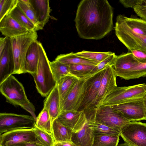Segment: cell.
Instances as JSON below:
<instances>
[{
  "instance_id": "obj_20",
  "label": "cell",
  "mask_w": 146,
  "mask_h": 146,
  "mask_svg": "<svg viewBox=\"0 0 146 146\" xmlns=\"http://www.w3.org/2000/svg\"><path fill=\"white\" fill-rule=\"evenodd\" d=\"M44 108L48 112L52 123L61 113L60 99L57 84L46 97Z\"/></svg>"
},
{
  "instance_id": "obj_8",
  "label": "cell",
  "mask_w": 146,
  "mask_h": 146,
  "mask_svg": "<svg viewBox=\"0 0 146 146\" xmlns=\"http://www.w3.org/2000/svg\"><path fill=\"white\" fill-rule=\"evenodd\" d=\"M120 136L132 146H146V123L130 121L121 127Z\"/></svg>"
},
{
  "instance_id": "obj_39",
  "label": "cell",
  "mask_w": 146,
  "mask_h": 146,
  "mask_svg": "<svg viewBox=\"0 0 146 146\" xmlns=\"http://www.w3.org/2000/svg\"><path fill=\"white\" fill-rule=\"evenodd\" d=\"M133 9L138 16L146 21V0H141Z\"/></svg>"
},
{
  "instance_id": "obj_36",
  "label": "cell",
  "mask_w": 146,
  "mask_h": 146,
  "mask_svg": "<svg viewBox=\"0 0 146 146\" xmlns=\"http://www.w3.org/2000/svg\"><path fill=\"white\" fill-rule=\"evenodd\" d=\"M38 140L44 146H53L54 141L52 134L36 127L33 129Z\"/></svg>"
},
{
  "instance_id": "obj_31",
  "label": "cell",
  "mask_w": 146,
  "mask_h": 146,
  "mask_svg": "<svg viewBox=\"0 0 146 146\" xmlns=\"http://www.w3.org/2000/svg\"><path fill=\"white\" fill-rule=\"evenodd\" d=\"M120 135H94L92 146H117Z\"/></svg>"
},
{
  "instance_id": "obj_13",
  "label": "cell",
  "mask_w": 146,
  "mask_h": 146,
  "mask_svg": "<svg viewBox=\"0 0 146 146\" xmlns=\"http://www.w3.org/2000/svg\"><path fill=\"white\" fill-rule=\"evenodd\" d=\"M24 142L40 143L36 138L33 129L15 130L0 135V146H10Z\"/></svg>"
},
{
  "instance_id": "obj_30",
  "label": "cell",
  "mask_w": 146,
  "mask_h": 146,
  "mask_svg": "<svg viewBox=\"0 0 146 146\" xmlns=\"http://www.w3.org/2000/svg\"><path fill=\"white\" fill-rule=\"evenodd\" d=\"M50 68L57 83L63 77L72 75L70 72L68 65L54 60L49 62Z\"/></svg>"
},
{
  "instance_id": "obj_1",
  "label": "cell",
  "mask_w": 146,
  "mask_h": 146,
  "mask_svg": "<svg viewBox=\"0 0 146 146\" xmlns=\"http://www.w3.org/2000/svg\"><path fill=\"white\" fill-rule=\"evenodd\" d=\"M112 7L107 0H82L74 19L79 36L83 39L102 38L113 28Z\"/></svg>"
},
{
  "instance_id": "obj_17",
  "label": "cell",
  "mask_w": 146,
  "mask_h": 146,
  "mask_svg": "<svg viewBox=\"0 0 146 146\" xmlns=\"http://www.w3.org/2000/svg\"><path fill=\"white\" fill-rule=\"evenodd\" d=\"M115 31L118 39L129 52L134 50L146 51V36H139L118 30H115Z\"/></svg>"
},
{
  "instance_id": "obj_43",
  "label": "cell",
  "mask_w": 146,
  "mask_h": 146,
  "mask_svg": "<svg viewBox=\"0 0 146 146\" xmlns=\"http://www.w3.org/2000/svg\"><path fill=\"white\" fill-rule=\"evenodd\" d=\"M53 146H76L71 141L54 142Z\"/></svg>"
},
{
  "instance_id": "obj_16",
  "label": "cell",
  "mask_w": 146,
  "mask_h": 146,
  "mask_svg": "<svg viewBox=\"0 0 146 146\" xmlns=\"http://www.w3.org/2000/svg\"><path fill=\"white\" fill-rule=\"evenodd\" d=\"M15 64L10 38H8L6 46L0 53V84L14 74Z\"/></svg>"
},
{
  "instance_id": "obj_33",
  "label": "cell",
  "mask_w": 146,
  "mask_h": 146,
  "mask_svg": "<svg viewBox=\"0 0 146 146\" xmlns=\"http://www.w3.org/2000/svg\"><path fill=\"white\" fill-rule=\"evenodd\" d=\"M112 53L111 52H97L83 50L75 53V54L78 56L99 63Z\"/></svg>"
},
{
  "instance_id": "obj_2",
  "label": "cell",
  "mask_w": 146,
  "mask_h": 146,
  "mask_svg": "<svg viewBox=\"0 0 146 146\" xmlns=\"http://www.w3.org/2000/svg\"><path fill=\"white\" fill-rule=\"evenodd\" d=\"M0 92L7 102L15 107L20 106L37 119L35 108L26 96L22 84L13 75L0 84Z\"/></svg>"
},
{
  "instance_id": "obj_35",
  "label": "cell",
  "mask_w": 146,
  "mask_h": 146,
  "mask_svg": "<svg viewBox=\"0 0 146 146\" xmlns=\"http://www.w3.org/2000/svg\"><path fill=\"white\" fill-rule=\"evenodd\" d=\"M145 77H146V63H140L128 72L122 78L129 80Z\"/></svg>"
},
{
  "instance_id": "obj_27",
  "label": "cell",
  "mask_w": 146,
  "mask_h": 146,
  "mask_svg": "<svg viewBox=\"0 0 146 146\" xmlns=\"http://www.w3.org/2000/svg\"><path fill=\"white\" fill-rule=\"evenodd\" d=\"M80 79L72 75L65 76L57 83L60 99V103L76 82Z\"/></svg>"
},
{
  "instance_id": "obj_34",
  "label": "cell",
  "mask_w": 146,
  "mask_h": 146,
  "mask_svg": "<svg viewBox=\"0 0 146 146\" xmlns=\"http://www.w3.org/2000/svg\"><path fill=\"white\" fill-rule=\"evenodd\" d=\"M17 6L35 25L38 30L43 29L38 22L30 2L26 3L18 0Z\"/></svg>"
},
{
  "instance_id": "obj_38",
  "label": "cell",
  "mask_w": 146,
  "mask_h": 146,
  "mask_svg": "<svg viewBox=\"0 0 146 146\" xmlns=\"http://www.w3.org/2000/svg\"><path fill=\"white\" fill-rule=\"evenodd\" d=\"M115 53L113 52L95 66L90 74V77L109 66H112L117 57Z\"/></svg>"
},
{
  "instance_id": "obj_29",
  "label": "cell",
  "mask_w": 146,
  "mask_h": 146,
  "mask_svg": "<svg viewBox=\"0 0 146 146\" xmlns=\"http://www.w3.org/2000/svg\"><path fill=\"white\" fill-rule=\"evenodd\" d=\"M70 73L79 79L90 77V74L96 66L84 64H72L68 65Z\"/></svg>"
},
{
  "instance_id": "obj_24",
  "label": "cell",
  "mask_w": 146,
  "mask_h": 146,
  "mask_svg": "<svg viewBox=\"0 0 146 146\" xmlns=\"http://www.w3.org/2000/svg\"><path fill=\"white\" fill-rule=\"evenodd\" d=\"M72 131L61 123L56 119L52 123V135L54 142L71 141Z\"/></svg>"
},
{
  "instance_id": "obj_21",
  "label": "cell",
  "mask_w": 146,
  "mask_h": 146,
  "mask_svg": "<svg viewBox=\"0 0 146 146\" xmlns=\"http://www.w3.org/2000/svg\"><path fill=\"white\" fill-rule=\"evenodd\" d=\"M39 42L36 40L29 48L25 57L24 73H28L32 75L36 72L39 59Z\"/></svg>"
},
{
  "instance_id": "obj_11",
  "label": "cell",
  "mask_w": 146,
  "mask_h": 146,
  "mask_svg": "<svg viewBox=\"0 0 146 146\" xmlns=\"http://www.w3.org/2000/svg\"><path fill=\"white\" fill-rule=\"evenodd\" d=\"M87 78L80 79L74 84L60 103L61 112L71 110L78 111L84 97Z\"/></svg>"
},
{
  "instance_id": "obj_41",
  "label": "cell",
  "mask_w": 146,
  "mask_h": 146,
  "mask_svg": "<svg viewBox=\"0 0 146 146\" xmlns=\"http://www.w3.org/2000/svg\"><path fill=\"white\" fill-rule=\"evenodd\" d=\"M141 0H119V2L125 8H133L138 4Z\"/></svg>"
},
{
  "instance_id": "obj_7",
  "label": "cell",
  "mask_w": 146,
  "mask_h": 146,
  "mask_svg": "<svg viewBox=\"0 0 146 146\" xmlns=\"http://www.w3.org/2000/svg\"><path fill=\"white\" fill-rule=\"evenodd\" d=\"M36 120L31 115L11 113H1L0 135L18 129H33L36 127Z\"/></svg>"
},
{
  "instance_id": "obj_25",
  "label": "cell",
  "mask_w": 146,
  "mask_h": 146,
  "mask_svg": "<svg viewBox=\"0 0 146 146\" xmlns=\"http://www.w3.org/2000/svg\"><path fill=\"white\" fill-rule=\"evenodd\" d=\"M9 15L15 20L21 26L29 31H36L38 29L34 23L27 16L17 5Z\"/></svg>"
},
{
  "instance_id": "obj_44",
  "label": "cell",
  "mask_w": 146,
  "mask_h": 146,
  "mask_svg": "<svg viewBox=\"0 0 146 146\" xmlns=\"http://www.w3.org/2000/svg\"><path fill=\"white\" fill-rule=\"evenodd\" d=\"M143 100L144 104L145 107V108L146 115V94L143 98Z\"/></svg>"
},
{
  "instance_id": "obj_18",
  "label": "cell",
  "mask_w": 146,
  "mask_h": 146,
  "mask_svg": "<svg viewBox=\"0 0 146 146\" xmlns=\"http://www.w3.org/2000/svg\"><path fill=\"white\" fill-rule=\"evenodd\" d=\"M141 63L138 61L130 52L117 56L112 66L116 76L123 78L129 71Z\"/></svg>"
},
{
  "instance_id": "obj_37",
  "label": "cell",
  "mask_w": 146,
  "mask_h": 146,
  "mask_svg": "<svg viewBox=\"0 0 146 146\" xmlns=\"http://www.w3.org/2000/svg\"><path fill=\"white\" fill-rule=\"evenodd\" d=\"M18 0H0V21L17 5Z\"/></svg>"
},
{
  "instance_id": "obj_22",
  "label": "cell",
  "mask_w": 146,
  "mask_h": 146,
  "mask_svg": "<svg viewBox=\"0 0 146 146\" xmlns=\"http://www.w3.org/2000/svg\"><path fill=\"white\" fill-rule=\"evenodd\" d=\"M37 20L40 27H43L48 21L50 12L49 0H30Z\"/></svg>"
},
{
  "instance_id": "obj_6",
  "label": "cell",
  "mask_w": 146,
  "mask_h": 146,
  "mask_svg": "<svg viewBox=\"0 0 146 146\" xmlns=\"http://www.w3.org/2000/svg\"><path fill=\"white\" fill-rule=\"evenodd\" d=\"M146 94V84L115 88L103 101L102 104L113 106L133 99L143 98Z\"/></svg>"
},
{
  "instance_id": "obj_9",
  "label": "cell",
  "mask_w": 146,
  "mask_h": 146,
  "mask_svg": "<svg viewBox=\"0 0 146 146\" xmlns=\"http://www.w3.org/2000/svg\"><path fill=\"white\" fill-rule=\"evenodd\" d=\"M106 68L86 80L84 96L78 111H84L95 108L101 81Z\"/></svg>"
},
{
  "instance_id": "obj_10",
  "label": "cell",
  "mask_w": 146,
  "mask_h": 146,
  "mask_svg": "<svg viewBox=\"0 0 146 146\" xmlns=\"http://www.w3.org/2000/svg\"><path fill=\"white\" fill-rule=\"evenodd\" d=\"M112 106L130 121L146 120L143 98L133 99L124 103Z\"/></svg>"
},
{
  "instance_id": "obj_12",
  "label": "cell",
  "mask_w": 146,
  "mask_h": 146,
  "mask_svg": "<svg viewBox=\"0 0 146 146\" xmlns=\"http://www.w3.org/2000/svg\"><path fill=\"white\" fill-rule=\"evenodd\" d=\"M115 30L146 36V21L141 19L130 18L119 15L116 18Z\"/></svg>"
},
{
  "instance_id": "obj_15",
  "label": "cell",
  "mask_w": 146,
  "mask_h": 146,
  "mask_svg": "<svg viewBox=\"0 0 146 146\" xmlns=\"http://www.w3.org/2000/svg\"><path fill=\"white\" fill-rule=\"evenodd\" d=\"M116 76L111 66H109L106 68L101 81L94 108L102 105L106 98L117 86Z\"/></svg>"
},
{
  "instance_id": "obj_45",
  "label": "cell",
  "mask_w": 146,
  "mask_h": 146,
  "mask_svg": "<svg viewBox=\"0 0 146 146\" xmlns=\"http://www.w3.org/2000/svg\"><path fill=\"white\" fill-rule=\"evenodd\" d=\"M117 146H132L129 144L125 143H123L120 144L119 145H118Z\"/></svg>"
},
{
  "instance_id": "obj_4",
  "label": "cell",
  "mask_w": 146,
  "mask_h": 146,
  "mask_svg": "<svg viewBox=\"0 0 146 146\" xmlns=\"http://www.w3.org/2000/svg\"><path fill=\"white\" fill-rule=\"evenodd\" d=\"M84 111L88 121L102 123L120 131L122 126L130 122L112 106L102 105Z\"/></svg>"
},
{
  "instance_id": "obj_28",
  "label": "cell",
  "mask_w": 146,
  "mask_h": 146,
  "mask_svg": "<svg viewBox=\"0 0 146 146\" xmlns=\"http://www.w3.org/2000/svg\"><path fill=\"white\" fill-rule=\"evenodd\" d=\"M35 126L38 128L50 134H52V125L47 110L43 108L37 117Z\"/></svg>"
},
{
  "instance_id": "obj_5",
  "label": "cell",
  "mask_w": 146,
  "mask_h": 146,
  "mask_svg": "<svg viewBox=\"0 0 146 146\" xmlns=\"http://www.w3.org/2000/svg\"><path fill=\"white\" fill-rule=\"evenodd\" d=\"M36 31H31L10 38L15 64L14 74L24 73L25 59L31 44L37 40Z\"/></svg>"
},
{
  "instance_id": "obj_32",
  "label": "cell",
  "mask_w": 146,
  "mask_h": 146,
  "mask_svg": "<svg viewBox=\"0 0 146 146\" xmlns=\"http://www.w3.org/2000/svg\"><path fill=\"white\" fill-rule=\"evenodd\" d=\"M88 126L93 131L94 135H120V131L102 123L88 121Z\"/></svg>"
},
{
  "instance_id": "obj_23",
  "label": "cell",
  "mask_w": 146,
  "mask_h": 146,
  "mask_svg": "<svg viewBox=\"0 0 146 146\" xmlns=\"http://www.w3.org/2000/svg\"><path fill=\"white\" fill-rule=\"evenodd\" d=\"M88 121L78 132H72L71 141L76 146H92L94 135L87 124Z\"/></svg>"
},
{
  "instance_id": "obj_14",
  "label": "cell",
  "mask_w": 146,
  "mask_h": 146,
  "mask_svg": "<svg viewBox=\"0 0 146 146\" xmlns=\"http://www.w3.org/2000/svg\"><path fill=\"white\" fill-rule=\"evenodd\" d=\"M57 119L74 133L79 131L87 121L84 111L74 110L62 111Z\"/></svg>"
},
{
  "instance_id": "obj_42",
  "label": "cell",
  "mask_w": 146,
  "mask_h": 146,
  "mask_svg": "<svg viewBox=\"0 0 146 146\" xmlns=\"http://www.w3.org/2000/svg\"><path fill=\"white\" fill-rule=\"evenodd\" d=\"M10 146H44L38 142H24L13 145Z\"/></svg>"
},
{
  "instance_id": "obj_19",
  "label": "cell",
  "mask_w": 146,
  "mask_h": 146,
  "mask_svg": "<svg viewBox=\"0 0 146 146\" xmlns=\"http://www.w3.org/2000/svg\"><path fill=\"white\" fill-rule=\"evenodd\" d=\"M0 31L5 37L10 38L26 34L29 32L9 15L0 21Z\"/></svg>"
},
{
  "instance_id": "obj_3",
  "label": "cell",
  "mask_w": 146,
  "mask_h": 146,
  "mask_svg": "<svg viewBox=\"0 0 146 146\" xmlns=\"http://www.w3.org/2000/svg\"><path fill=\"white\" fill-rule=\"evenodd\" d=\"M40 56L36 72L32 75L38 92L46 97L56 85L52 73L50 61L42 44L39 42Z\"/></svg>"
},
{
  "instance_id": "obj_40",
  "label": "cell",
  "mask_w": 146,
  "mask_h": 146,
  "mask_svg": "<svg viewBox=\"0 0 146 146\" xmlns=\"http://www.w3.org/2000/svg\"><path fill=\"white\" fill-rule=\"evenodd\" d=\"M129 52L131 53L134 57L141 63H146V51L141 50H133Z\"/></svg>"
},
{
  "instance_id": "obj_26",
  "label": "cell",
  "mask_w": 146,
  "mask_h": 146,
  "mask_svg": "<svg viewBox=\"0 0 146 146\" xmlns=\"http://www.w3.org/2000/svg\"><path fill=\"white\" fill-rule=\"evenodd\" d=\"M55 60L67 65L84 64L96 66L99 63L78 56L75 54V53L73 52L58 55L56 58Z\"/></svg>"
}]
</instances>
